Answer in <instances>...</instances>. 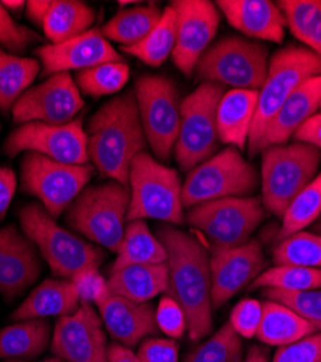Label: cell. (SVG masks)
<instances>
[{
  "label": "cell",
  "instance_id": "2e32d148",
  "mask_svg": "<svg viewBox=\"0 0 321 362\" xmlns=\"http://www.w3.org/2000/svg\"><path fill=\"white\" fill-rule=\"evenodd\" d=\"M169 5L177 13V35L171 57L177 69L190 77L216 37L220 13L209 0H174Z\"/></svg>",
  "mask_w": 321,
  "mask_h": 362
},
{
  "label": "cell",
  "instance_id": "44dd1931",
  "mask_svg": "<svg viewBox=\"0 0 321 362\" xmlns=\"http://www.w3.org/2000/svg\"><path fill=\"white\" fill-rule=\"evenodd\" d=\"M95 306L110 337L126 348L136 346L159 332L155 309L148 303H135L109 291Z\"/></svg>",
  "mask_w": 321,
  "mask_h": 362
},
{
  "label": "cell",
  "instance_id": "f35d334b",
  "mask_svg": "<svg viewBox=\"0 0 321 362\" xmlns=\"http://www.w3.org/2000/svg\"><path fill=\"white\" fill-rule=\"evenodd\" d=\"M272 258L275 265L321 268V235L304 230L291 235L279 240Z\"/></svg>",
  "mask_w": 321,
  "mask_h": 362
},
{
  "label": "cell",
  "instance_id": "6f0895ef",
  "mask_svg": "<svg viewBox=\"0 0 321 362\" xmlns=\"http://www.w3.org/2000/svg\"><path fill=\"white\" fill-rule=\"evenodd\" d=\"M317 362H321V359H320V361H317Z\"/></svg>",
  "mask_w": 321,
  "mask_h": 362
},
{
  "label": "cell",
  "instance_id": "4316f807",
  "mask_svg": "<svg viewBox=\"0 0 321 362\" xmlns=\"http://www.w3.org/2000/svg\"><path fill=\"white\" fill-rule=\"evenodd\" d=\"M311 334H315V329L294 310L268 298L262 303V320L256 334L262 344L279 348Z\"/></svg>",
  "mask_w": 321,
  "mask_h": 362
},
{
  "label": "cell",
  "instance_id": "74e56055",
  "mask_svg": "<svg viewBox=\"0 0 321 362\" xmlns=\"http://www.w3.org/2000/svg\"><path fill=\"white\" fill-rule=\"evenodd\" d=\"M245 348L242 338L226 322L213 337L191 351L184 362H243Z\"/></svg>",
  "mask_w": 321,
  "mask_h": 362
},
{
  "label": "cell",
  "instance_id": "ba28073f",
  "mask_svg": "<svg viewBox=\"0 0 321 362\" xmlns=\"http://www.w3.org/2000/svg\"><path fill=\"white\" fill-rule=\"evenodd\" d=\"M260 197H226L190 207L187 222L219 252L245 245L265 219Z\"/></svg>",
  "mask_w": 321,
  "mask_h": 362
},
{
  "label": "cell",
  "instance_id": "1f68e13d",
  "mask_svg": "<svg viewBox=\"0 0 321 362\" xmlns=\"http://www.w3.org/2000/svg\"><path fill=\"white\" fill-rule=\"evenodd\" d=\"M38 73L37 59L18 57L0 48V110L8 113L34 83Z\"/></svg>",
  "mask_w": 321,
  "mask_h": 362
},
{
  "label": "cell",
  "instance_id": "d590c367",
  "mask_svg": "<svg viewBox=\"0 0 321 362\" xmlns=\"http://www.w3.org/2000/svg\"><path fill=\"white\" fill-rule=\"evenodd\" d=\"M255 288H274L281 291H308L321 288V268L297 265H275L262 271L260 276L249 286Z\"/></svg>",
  "mask_w": 321,
  "mask_h": 362
},
{
  "label": "cell",
  "instance_id": "484cf974",
  "mask_svg": "<svg viewBox=\"0 0 321 362\" xmlns=\"http://www.w3.org/2000/svg\"><path fill=\"white\" fill-rule=\"evenodd\" d=\"M109 291L135 303H147L168 290V265L143 264L111 271L107 280Z\"/></svg>",
  "mask_w": 321,
  "mask_h": 362
},
{
  "label": "cell",
  "instance_id": "d6986e66",
  "mask_svg": "<svg viewBox=\"0 0 321 362\" xmlns=\"http://www.w3.org/2000/svg\"><path fill=\"white\" fill-rule=\"evenodd\" d=\"M44 76L85 70L104 63H123L122 55L104 38L100 29H90L80 37L35 49Z\"/></svg>",
  "mask_w": 321,
  "mask_h": 362
},
{
  "label": "cell",
  "instance_id": "681fc988",
  "mask_svg": "<svg viewBox=\"0 0 321 362\" xmlns=\"http://www.w3.org/2000/svg\"><path fill=\"white\" fill-rule=\"evenodd\" d=\"M49 0H29L26 2V15L28 19L37 26H44L45 18L48 15V11L51 8Z\"/></svg>",
  "mask_w": 321,
  "mask_h": 362
},
{
  "label": "cell",
  "instance_id": "4dcf8cb0",
  "mask_svg": "<svg viewBox=\"0 0 321 362\" xmlns=\"http://www.w3.org/2000/svg\"><path fill=\"white\" fill-rule=\"evenodd\" d=\"M162 9L155 4L136 6L116 13L102 29V34L109 41H114L122 48L133 47L147 38L162 18Z\"/></svg>",
  "mask_w": 321,
  "mask_h": 362
},
{
  "label": "cell",
  "instance_id": "e575fe53",
  "mask_svg": "<svg viewBox=\"0 0 321 362\" xmlns=\"http://www.w3.org/2000/svg\"><path fill=\"white\" fill-rule=\"evenodd\" d=\"M321 215V171L311 183L301 190L286 207L277 239L282 240L291 235L301 232Z\"/></svg>",
  "mask_w": 321,
  "mask_h": 362
},
{
  "label": "cell",
  "instance_id": "d4e9b609",
  "mask_svg": "<svg viewBox=\"0 0 321 362\" xmlns=\"http://www.w3.org/2000/svg\"><path fill=\"white\" fill-rule=\"evenodd\" d=\"M80 305L78 293L71 280L49 279L29 294L11 317L15 322L51 316L63 317L73 315Z\"/></svg>",
  "mask_w": 321,
  "mask_h": 362
},
{
  "label": "cell",
  "instance_id": "52a82bcc",
  "mask_svg": "<svg viewBox=\"0 0 321 362\" xmlns=\"http://www.w3.org/2000/svg\"><path fill=\"white\" fill-rule=\"evenodd\" d=\"M321 76V59L308 48L286 47L269 59L267 80L259 90L256 115L249 135V154H259V144L285 100L307 80Z\"/></svg>",
  "mask_w": 321,
  "mask_h": 362
},
{
  "label": "cell",
  "instance_id": "7402d4cb",
  "mask_svg": "<svg viewBox=\"0 0 321 362\" xmlns=\"http://www.w3.org/2000/svg\"><path fill=\"white\" fill-rule=\"evenodd\" d=\"M217 9L227 22L248 38L281 44L285 37V16L269 0H220Z\"/></svg>",
  "mask_w": 321,
  "mask_h": 362
},
{
  "label": "cell",
  "instance_id": "ffe728a7",
  "mask_svg": "<svg viewBox=\"0 0 321 362\" xmlns=\"http://www.w3.org/2000/svg\"><path fill=\"white\" fill-rule=\"evenodd\" d=\"M41 274V261L34 243L16 226L0 228V293L13 301Z\"/></svg>",
  "mask_w": 321,
  "mask_h": 362
},
{
  "label": "cell",
  "instance_id": "9a60e30c",
  "mask_svg": "<svg viewBox=\"0 0 321 362\" xmlns=\"http://www.w3.org/2000/svg\"><path fill=\"white\" fill-rule=\"evenodd\" d=\"M84 100L70 73H58L44 83L28 88L12 107L16 124H70L83 109Z\"/></svg>",
  "mask_w": 321,
  "mask_h": 362
},
{
  "label": "cell",
  "instance_id": "9c48e42d",
  "mask_svg": "<svg viewBox=\"0 0 321 362\" xmlns=\"http://www.w3.org/2000/svg\"><path fill=\"white\" fill-rule=\"evenodd\" d=\"M268 69L267 47L256 41L227 37L201 55L195 66V76L202 83L259 92L267 80Z\"/></svg>",
  "mask_w": 321,
  "mask_h": 362
},
{
  "label": "cell",
  "instance_id": "8992f818",
  "mask_svg": "<svg viewBox=\"0 0 321 362\" xmlns=\"http://www.w3.org/2000/svg\"><path fill=\"white\" fill-rule=\"evenodd\" d=\"M260 200L272 215L282 218L289 203L317 175L321 151L313 145L294 142L262 151Z\"/></svg>",
  "mask_w": 321,
  "mask_h": 362
},
{
  "label": "cell",
  "instance_id": "83f0119b",
  "mask_svg": "<svg viewBox=\"0 0 321 362\" xmlns=\"http://www.w3.org/2000/svg\"><path fill=\"white\" fill-rule=\"evenodd\" d=\"M51 326L45 319L22 320L0 332V359H32L51 341Z\"/></svg>",
  "mask_w": 321,
  "mask_h": 362
},
{
  "label": "cell",
  "instance_id": "11a10c76",
  "mask_svg": "<svg viewBox=\"0 0 321 362\" xmlns=\"http://www.w3.org/2000/svg\"><path fill=\"white\" fill-rule=\"evenodd\" d=\"M318 109H320V113H321V99H320V106H318Z\"/></svg>",
  "mask_w": 321,
  "mask_h": 362
},
{
  "label": "cell",
  "instance_id": "7a4b0ae2",
  "mask_svg": "<svg viewBox=\"0 0 321 362\" xmlns=\"http://www.w3.org/2000/svg\"><path fill=\"white\" fill-rule=\"evenodd\" d=\"M87 154L95 168L107 178L129 186L133 158L147 146L133 92L106 102L89 120Z\"/></svg>",
  "mask_w": 321,
  "mask_h": 362
},
{
  "label": "cell",
  "instance_id": "5bb4252c",
  "mask_svg": "<svg viewBox=\"0 0 321 362\" xmlns=\"http://www.w3.org/2000/svg\"><path fill=\"white\" fill-rule=\"evenodd\" d=\"M23 151L71 165H81L89 161L87 134L81 119H74L66 125L41 122L20 125L6 138L5 153L13 158Z\"/></svg>",
  "mask_w": 321,
  "mask_h": 362
},
{
  "label": "cell",
  "instance_id": "603a6c76",
  "mask_svg": "<svg viewBox=\"0 0 321 362\" xmlns=\"http://www.w3.org/2000/svg\"><path fill=\"white\" fill-rule=\"evenodd\" d=\"M321 99V76L313 77L301 84L281 106L275 117L271 120L262 141L259 144V153L275 146L285 145L301 125L315 115Z\"/></svg>",
  "mask_w": 321,
  "mask_h": 362
},
{
  "label": "cell",
  "instance_id": "e0dca14e",
  "mask_svg": "<svg viewBox=\"0 0 321 362\" xmlns=\"http://www.w3.org/2000/svg\"><path fill=\"white\" fill-rule=\"evenodd\" d=\"M51 351L66 362H110L103 320L92 305L81 303L73 315L58 319Z\"/></svg>",
  "mask_w": 321,
  "mask_h": 362
},
{
  "label": "cell",
  "instance_id": "7dc6e473",
  "mask_svg": "<svg viewBox=\"0 0 321 362\" xmlns=\"http://www.w3.org/2000/svg\"><path fill=\"white\" fill-rule=\"evenodd\" d=\"M16 192V174L12 168L0 167V222L8 214V209Z\"/></svg>",
  "mask_w": 321,
  "mask_h": 362
},
{
  "label": "cell",
  "instance_id": "db71d44e",
  "mask_svg": "<svg viewBox=\"0 0 321 362\" xmlns=\"http://www.w3.org/2000/svg\"><path fill=\"white\" fill-rule=\"evenodd\" d=\"M5 362H66V361H63V359H60V358H56V356H54V358L42 359V361H26V359H6Z\"/></svg>",
  "mask_w": 321,
  "mask_h": 362
},
{
  "label": "cell",
  "instance_id": "816d5d0a",
  "mask_svg": "<svg viewBox=\"0 0 321 362\" xmlns=\"http://www.w3.org/2000/svg\"><path fill=\"white\" fill-rule=\"evenodd\" d=\"M243 362H269V354L265 348L253 346L245 356Z\"/></svg>",
  "mask_w": 321,
  "mask_h": 362
},
{
  "label": "cell",
  "instance_id": "60d3db41",
  "mask_svg": "<svg viewBox=\"0 0 321 362\" xmlns=\"http://www.w3.org/2000/svg\"><path fill=\"white\" fill-rule=\"evenodd\" d=\"M41 41L42 38L32 29L16 23L11 13L0 4V44L9 51L23 52Z\"/></svg>",
  "mask_w": 321,
  "mask_h": 362
},
{
  "label": "cell",
  "instance_id": "ac0fdd59",
  "mask_svg": "<svg viewBox=\"0 0 321 362\" xmlns=\"http://www.w3.org/2000/svg\"><path fill=\"white\" fill-rule=\"evenodd\" d=\"M264 268V250L258 239H250L238 248L213 252L210 257L213 309L222 308L242 288L250 286Z\"/></svg>",
  "mask_w": 321,
  "mask_h": 362
},
{
  "label": "cell",
  "instance_id": "c3c4849f",
  "mask_svg": "<svg viewBox=\"0 0 321 362\" xmlns=\"http://www.w3.org/2000/svg\"><path fill=\"white\" fill-rule=\"evenodd\" d=\"M297 142L308 144L321 151V113L311 116L294 135Z\"/></svg>",
  "mask_w": 321,
  "mask_h": 362
},
{
  "label": "cell",
  "instance_id": "d6a6232c",
  "mask_svg": "<svg viewBox=\"0 0 321 362\" xmlns=\"http://www.w3.org/2000/svg\"><path fill=\"white\" fill-rule=\"evenodd\" d=\"M277 5L291 34L321 59V0H281Z\"/></svg>",
  "mask_w": 321,
  "mask_h": 362
},
{
  "label": "cell",
  "instance_id": "bcb514c9",
  "mask_svg": "<svg viewBox=\"0 0 321 362\" xmlns=\"http://www.w3.org/2000/svg\"><path fill=\"white\" fill-rule=\"evenodd\" d=\"M180 346L177 341L164 338H147L138 348L140 362H178Z\"/></svg>",
  "mask_w": 321,
  "mask_h": 362
},
{
  "label": "cell",
  "instance_id": "b9f144b4",
  "mask_svg": "<svg viewBox=\"0 0 321 362\" xmlns=\"http://www.w3.org/2000/svg\"><path fill=\"white\" fill-rule=\"evenodd\" d=\"M262 320V303L256 298H243L233 308L229 323L241 338H256Z\"/></svg>",
  "mask_w": 321,
  "mask_h": 362
},
{
  "label": "cell",
  "instance_id": "6da1fadb",
  "mask_svg": "<svg viewBox=\"0 0 321 362\" xmlns=\"http://www.w3.org/2000/svg\"><path fill=\"white\" fill-rule=\"evenodd\" d=\"M157 233L168 255L166 294L184 310L190 339L201 341L213 329L210 255L188 232L164 225Z\"/></svg>",
  "mask_w": 321,
  "mask_h": 362
},
{
  "label": "cell",
  "instance_id": "277c9868",
  "mask_svg": "<svg viewBox=\"0 0 321 362\" xmlns=\"http://www.w3.org/2000/svg\"><path fill=\"white\" fill-rule=\"evenodd\" d=\"M19 222L22 232L40 250L55 277L71 280L83 269L99 268L104 259L100 248L58 225L38 203L22 207Z\"/></svg>",
  "mask_w": 321,
  "mask_h": 362
},
{
  "label": "cell",
  "instance_id": "f1b7e54d",
  "mask_svg": "<svg viewBox=\"0 0 321 362\" xmlns=\"http://www.w3.org/2000/svg\"><path fill=\"white\" fill-rule=\"evenodd\" d=\"M116 255L110 273L131 265L164 264L168 259L165 247L151 233L145 221L128 222L122 245Z\"/></svg>",
  "mask_w": 321,
  "mask_h": 362
},
{
  "label": "cell",
  "instance_id": "8fae6325",
  "mask_svg": "<svg viewBox=\"0 0 321 362\" xmlns=\"http://www.w3.org/2000/svg\"><path fill=\"white\" fill-rule=\"evenodd\" d=\"M258 185L255 167L238 148L226 146L188 173L183 186V206L190 209L226 197H249Z\"/></svg>",
  "mask_w": 321,
  "mask_h": 362
},
{
  "label": "cell",
  "instance_id": "7bdbcfd3",
  "mask_svg": "<svg viewBox=\"0 0 321 362\" xmlns=\"http://www.w3.org/2000/svg\"><path fill=\"white\" fill-rule=\"evenodd\" d=\"M158 329L162 330L171 339H180L187 332V319L184 310L172 297L161 298L155 310Z\"/></svg>",
  "mask_w": 321,
  "mask_h": 362
},
{
  "label": "cell",
  "instance_id": "f907efd6",
  "mask_svg": "<svg viewBox=\"0 0 321 362\" xmlns=\"http://www.w3.org/2000/svg\"><path fill=\"white\" fill-rule=\"evenodd\" d=\"M109 361L110 362H140L138 355L118 342H114L109 346Z\"/></svg>",
  "mask_w": 321,
  "mask_h": 362
},
{
  "label": "cell",
  "instance_id": "ab89813d",
  "mask_svg": "<svg viewBox=\"0 0 321 362\" xmlns=\"http://www.w3.org/2000/svg\"><path fill=\"white\" fill-rule=\"evenodd\" d=\"M264 297L278 301L284 306L294 310L304 320H307L315 332L321 334V288L308 291H281L274 288H264Z\"/></svg>",
  "mask_w": 321,
  "mask_h": 362
},
{
  "label": "cell",
  "instance_id": "3957f363",
  "mask_svg": "<svg viewBox=\"0 0 321 362\" xmlns=\"http://www.w3.org/2000/svg\"><path fill=\"white\" fill-rule=\"evenodd\" d=\"M131 189L118 181L85 187L67 210V225L102 248L118 254L126 230Z\"/></svg>",
  "mask_w": 321,
  "mask_h": 362
},
{
  "label": "cell",
  "instance_id": "cb8c5ba5",
  "mask_svg": "<svg viewBox=\"0 0 321 362\" xmlns=\"http://www.w3.org/2000/svg\"><path fill=\"white\" fill-rule=\"evenodd\" d=\"M259 92L235 90L224 93L217 107L219 141L235 146L241 153L249 142V135L256 115Z\"/></svg>",
  "mask_w": 321,
  "mask_h": 362
},
{
  "label": "cell",
  "instance_id": "f6af8a7d",
  "mask_svg": "<svg viewBox=\"0 0 321 362\" xmlns=\"http://www.w3.org/2000/svg\"><path fill=\"white\" fill-rule=\"evenodd\" d=\"M81 303L96 305L107 293V280L99 273V268H87L71 279Z\"/></svg>",
  "mask_w": 321,
  "mask_h": 362
},
{
  "label": "cell",
  "instance_id": "7c38bea8",
  "mask_svg": "<svg viewBox=\"0 0 321 362\" xmlns=\"http://www.w3.org/2000/svg\"><path fill=\"white\" fill-rule=\"evenodd\" d=\"M133 93L152 153L168 161L180 132L181 102L177 87L168 77L147 74L136 80Z\"/></svg>",
  "mask_w": 321,
  "mask_h": 362
},
{
  "label": "cell",
  "instance_id": "836d02e7",
  "mask_svg": "<svg viewBox=\"0 0 321 362\" xmlns=\"http://www.w3.org/2000/svg\"><path fill=\"white\" fill-rule=\"evenodd\" d=\"M175 35H177V13L169 5L164 9L159 23L147 38L133 47L122 49L126 54L140 59L143 64L150 67H159L174 51Z\"/></svg>",
  "mask_w": 321,
  "mask_h": 362
},
{
  "label": "cell",
  "instance_id": "4fadbf2b",
  "mask_svg": "<svg viewBox=\"0 0 321 362\" xmlns=\"http://www.w3.org/2000/svg\"><path fill=\"white\" fill-rule=\"evenodd\" d=\"M93 173L89 164H63L35 153H26L20 161L22 190L35 196L54 219L78 197Z\"/></svg>",
  "mask_w": 321,
  "mask_h": 362
},
{
  "label": "cell",
  "instance_id": "5b68a950",
  "mask_svg": "<svg viewBox=\"0 0 321 362\" xmlns=\"http://www.w3.org/2000/svg\"><path fill=\"white\" fill-rule=\"evenodd\" d=\"M129 189L128 222L157 219L168 225L184 223L183 185L178 173L145 151L132 161Z\"/></svg>",
  "mask_w": 321,
  "mask_h": 362
},
{
  "label": "cell",
  "instance_id": "8d00e7d4",
  "mask_svg": "<svg viewBox=\"0 0 321 362\" xmlns=\"http://www.w3.org/2000/svg\"><path fill=\"white\" fill-rule=\"evenodd\" d=\"M129 66L123 63H104L77 71L75 84L87 96L103 98L121 92L129 80Z\"/></svg>",
  "mask_w": 321,
  "mask_h": 362
},
{
  "label": "cell",
  "instance_id": "f5cc1de1",
  "mask_svg": "<svg viewBox=\"0 0 321 362\" xmlns=\"http://www.w3.org/2000/svg\"><path fill=\"white\" fill-rule=\"evenodd\" d=\"M0 4H2L4 8L11 13L12 12L18 13L26 6V2H23V0H5V2H0Z\"/></svg>",
  "mask_w": 321,
  "mask_h": 362
},
{
  "label": "cell",
  "instance_id": "30bf717a",
  "mask_svg": "<svg viewBox=\"0 0 321 362\" xmlns=\"http://www.w3.org/2000/svg\"><path fill=\"white\" fill-rule=\"evenodd\" d=\"M226 90L216 83H202L181 102V120L174 156L184 171L212 158L219 144L217 107Z\"/></svg>",
  "mask_w": 321,
  "mask_h": 362
},
{
  "label": "cell",
  "instance_id": "f546056e",
  "mask_svg": "<svg viewBox=\"0 0 321 362\" xmlns=\"http://www.w3.org/2000/svg\"><path fill=\"white\" fill-rule=\"evenodd\" d=\"M95 19V11L84 2L55 0L51 4L42 29L51 44H60L90 31Z\"/></svg>",
  "mask_w": 321,
  "mask_h": 362
},
{
  "label": "cell",
  "instance_id": "9f6ffc18",
  "mask_svg": "<svg viewBox=\"0 0 321 362\" xmlns=\"http://www.w3.org/2000/svg\"><path fill=\"white\" fill-rule=\"evenodd\" d=\"M317 229L321 232V225H320V226H317Z\"/></svg>",
  "mask_w": 321,
  "mask_h": 362
},
{
  "label": "cell",
  "instance_id": "ee69618b",
  "mask_svg": "<svg viewBox=\"0 0 321 362\" xmlns=\"http://www.w3.org/2000/svg\"><path fill=\"white\" fill-rule=\"evenodd\" d=\"M321 359V334H311L294 344L279 346L272 362H317Z\"/></svg>",
  "mask_w": 321,
  "mask_h": 362
}]
</instances>
